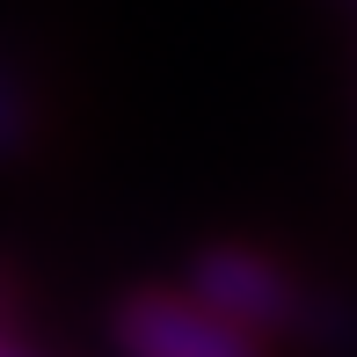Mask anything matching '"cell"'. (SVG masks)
I'll use <instances>...</instances> for the list:
<instances>
[{
	"label": "cell",
	"instance_id": "cell-1",
	"mask_svg": "<svg viewBox=\"0 0 357 357\" xmlns=\"http://www.w3.org/2000/svg\"><path fill=\"white\" fill-rule=\"evenodd\" d=\"M190 299L212 306L219 321H234L241 335H255V343H278V335H299L306 321H314V299H306V284L291 278L278 255L248 248V241H212V248H197V263H190Z\"/></svg>",
	"mask_w": 357,
	"mask_h": 357
},
{
	"label": "cell",
	"instance_id": "cell-2",
	"mask_svg": "<svg viewBox=\"0 0 357 357\" xmlns=\"http://www.w3.org/2000/svg\"><path fill=\"white\" fill-rule=\"evenodd\" d=\"M109 343L124 357H270L255 335L197 306L183 284H139L109 306Z\"/></svg>",
	"mask_w": 357,
	"mask_h": 357
},
{
	"label": "cell",
	"instance_id": "cell-3",
	"mask_svg": "<svg viewBox=\"0 0 357 357\" xmlns=\"http://www.w3.org/2000/svg\"><path fill=\"white\" fill-rule=\"evenodd\" d=\"M37 132H44L37 88H29V73L15 66L8 52H0V168H15V160L37 153Z\"/></svg>",
	"mask_w": 357,
	"mask_h": 357
},
{
	"label": "cell",
	"instance_id": "cell-4",
	"mask_svg": "<svg viewBox=\"0 0 357 357\" xmlns=\"http://www.w3.org/2000/svg\"><path fill=\"white\" fill-rule=\"evenodd\" d=\"M0 357H37L22 343V328H15V278H8V263H0Z\"/></svg>",
	"mask_w": 357,
	"mask_h": 357
}]
</instances>
